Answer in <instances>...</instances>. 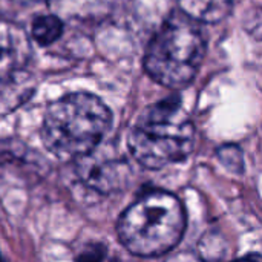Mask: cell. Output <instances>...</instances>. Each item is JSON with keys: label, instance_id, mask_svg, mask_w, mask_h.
Returning <instances> with one entry per match:
<instances>
[{"label": "cell", "instance_id": "obj_5", "mask_svg": "<svg viewBox=\"0 0 262 262\" xmlns=\"http://www.w3.org/2000/svg\"><path fill=\"white\" fill-rule=\"evenodd\" d=\"M100 146L75 160L77 173L89 189L98 193H114L129 183L130 167L123 158L104 155Z\"/></svg>", "mask_w": 262, "mask_h": 262}, {"label": "cell", "instance_id": "obj_2", "mask_svg": "<svg viewBox=\"0 0 262 262\" xmlns=\"http://www.w3.org/2000/svg\"><path fill=\"white\" fill-rule=\"evenodd\" d=\"M193 144V123L177 97L146 107L127 137L132 158L146 169H163L184 161Z\"/></svg>", "mask_w": 262, "mask_h": 262}, {"label": "cell", "instance_id": "obj_14", "mask_svg": "<svg viewBox=\"0 0 262 262\" xmlns=\"http://www.w3.org/2000/svg\"><path fill=\"white\" fill-rule=\"evenodd\" d=\"M14 2H17V3H23V5H26V3H31V2H35V0H14Z\"/></svg>", "mask_w": 262, "mask_h": 262}, {"label": "cell", "instance_id": "obj_1", "mask_svg": "<svg viewBox=\"0 0 262 262\" xmlns=\"http://www.w3.org/2000/svg\"><path fill=\"white\" fill-rule=\"evenodd\" d=\"M111 126L112 114L98 97L72 92L48 106L41 141L58 160H78L101 144Z\"/></svg>", "mask_w": 262, "mask_h": 262}, {"label": "cell", "instance_id": "obj_6", "mask_svg": "<svg viewBox=\"0 0 262 262\" xmlns=\"http://www.w3.org/2000/svg\"><path fill=\"white\" fill-rule=\"evenodd\" d=\"M31 41L26 31L0 18V83L18 75L31 58Z\"/></svg>", "mask_w": 262, "mask_h": 262}, {"label": "cell", "instance_id": "obj_13", "mask_svg": "<svg viewBox=\"0 0 262 262\" xmlns=\"http://www.w3.org/2000/svg\"><path fill=\"white\" fill-rule=\"evenodd\" d=\"M232 262H262V259L259 253H249V255H246V256H243L239 259H235V261Z\"/></svg>", "mask_w": 262, "mask_h": 262}, {"label": "cell", "instance_id": "obj_10", "mask_svg": "<svg viewBox=\"0 0 262 262\" xmlns=\"http://www.w3.org/2000/svg\"><path fill=\"white\" fill-rule=\"evenodd\" d=\"M198 250H200V256L206 262H220L227 253L223 236L213 232L207 233L200 241Z\"/></svg>", "mask_w": 262, "mask_h": 262}, {"label": "cell", "instance_id": "obj_12", "mask_svg": "<svg viewBox=\"0 0 262 262\" xmlns=\"http://www.w3.org/2000/svg\"><path fill=\"white\" fill-rule=\"evenodd\" d=\"M74 262H118V259L111 255L103 243H89L78 252Z\"/></svg>", "mask_w": 262, "mask_h": 262}, {"label": "cell", "instance_id": "obj_4", "mask_svg": "<svg viewBox=\"0 0 262 262\" xmlns=\"http://www.w3.org/2000/svg\"><path fill=\"white\" fill-rule=\"evenodd\" d=\"M206 54V37L195 20L172 14L150 40L144 68L152 80L170 89L192 83Z\"/></svg>", "mask_w": 262, "mask_h": 262}, {"label": "cell", "instance_id": "obj_7", "mask_svg": "<svg viewBox=\"0 0 262 262\" xmlns=\"http://www.w3.org/2000/svg\"><path fill=\"white\" fill-rule=\"evenodd\" d=\"M124 0H48V5L61 20L98 21L109 17Z\"/></svg>", "mask_w": 262, "mask_h": 262}, {"label": "cell", "instance_id": "obj_9", "mask_svg": "<svg viewBox=\"0 0 262 262\" xmlns=\"http://www.w3.org/2000/svg\"><path fill=\"white\" fill-rule=\"evenodd\" d=\"M63 29H64L63 20L55 14H48V15L37 17L34 20L31 28V35L40 46H49L61 37Z\"/></svg>", "mask_w": 262, "mask_h": 262}, {"label": "cell", "instance_id": "obj_11", "mask_svg": "<svg viewBox=\"0 0 262 262\" xmlns=\"http://www.w3.org/2000/svg\"><path fill=\"white\" fill-rule=\"evenodd\" d=\"M216 158L232 173L241 175L244 172V155L236 144H224L218 147Z\"/></svg>", "mask_w": 262, "mask_h": 262}, {"label": "cell", "instance_id": "obj_8", "mask_svg": "<svg viewBox=\"0 0 262 262\" xmlns=\"http://www.w3.org/2000/svg\"><path fill=\"white\" fill-rule=\"evenodd\" d=\"M184 15L196 23H220L233 8V0H178Z\"/></svg>", "mask_w": 262, "mask_h": 262}, {"label": "cell", "instance_id": "obj_3", "mask_svg": "<svg viewBox=\"0 0 262 262\" xmlns=\"http://www.w3.org/2000/svg\"><path fill=\"white\" fill-rule=\"evenodd\" d=\"M181 201L163 190H150L132 203L118 218L121 246L135 256L155 258L170 252L186 232Z\"/></svg>", "mask_w": 262, "mask_h": 262}, {"label": "cell", "instance_id": "obj_15", "mask_svg": "<svg viewBox=\"0 0 262 262\" xmlns=\"http://www.w3.org/2000/svg\"><path fill=\"white\" fill-rule=\"evenodd\" d=\"M0 262H2V259H0Z\"/></svg>", "mask_w": 262, "mask_h": 262}]
</instances>
